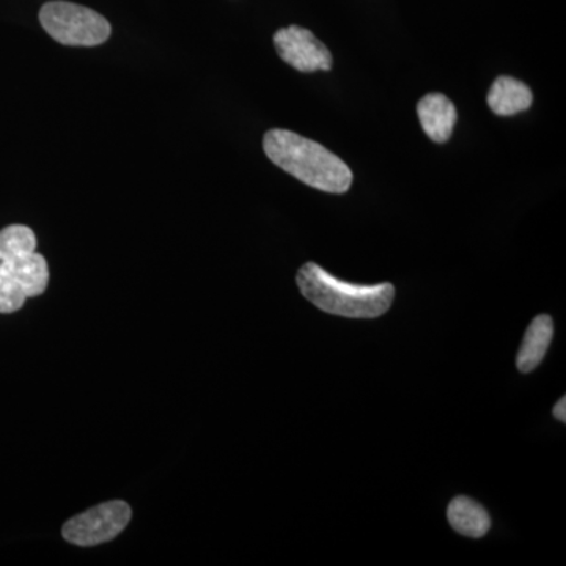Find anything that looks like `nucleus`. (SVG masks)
Masks as SVG:
<instances>
[{
  "label": "nucleus",
  "instance_id": "20e7f679",
  "mask_svg": "<svg viewBox=\"0 0 566 566\" xmlns=\"http://www.w3.org/2000/svg\"><path fill=\"white\" fill-rule=\"evenodd\" d=\"M40 22L52 39L65 46H98L111 36L109 21L77 3L61 0L44 3Z\"/></svg>",
  "mask_w": 566,
  "mask_h": 566
},
{
  "label": "nucleus",
  "instance_id": "0eeeda50",
  "mask_svg": "<svg viewBox=\"0 0 566 566\" xmlns=\"http://www.w3.org/2000/svg\"><path fill=\"white\" fill-rule=\"evenodd\" d=\"M420 125L431 140L442 144L452 136L457 123V109L442 93H430L417 106Z\"/></svg>",
  "mask_w": 566,
  "mask_h": 566
},
{
  "label": "nucleus",
  "instance_id": "7ed1b4c3",
  "mask_svg": "<svg viewBox=\"0 0 566 566\" xmlns=\"http://www.w3.org/2000/svg\"><path fill=\"white\" fill-rule=\"evenodd\" d=\"M296 282L305 300L327 314L346 318H378L394 303L392 283L356 285L334 277L316 263H305Z\"/></svg>",
  "mask_w": 566,
  "mask_h": 566
},
{
  "label": "nucleus",
  "instance_id": "9d476101",
  "mask_svg": "<svg viewBox=\"0 0 566 566\" xmlns=\"http://www.w3.org/2000/svg\"><path fill=\"white\" fill-rule=\"evenodd\" d=\"M532 92L523 82L502 76L494 81L488 93V104L495 115L509 117L527 111L532 104Z\"/></svg>",
  "mask_w": 566,
  "mask_h": 566
},
{
  "label": "nucleus",
  "instance_id": "f03ea898",
  "mask_svg": "<svg viewBox=\"0 0 566 566\" xmlns=\"http://www.w3.org/2000/svg\"><path fill=\"white\" fill-rule=\"evenodd\" d=\"M50 268L25 226L0 230V314H14L29 297L46 292Z\"/></svg>",
  "mask_w": 566,
  "mask_h": 566
},
{
  "label": "nucleus",
  "instance_id": "6e6552de",
  "mask_svg": "<svg viewBox=\"0 0 566 566\" xmlns=\"http://www.w3.org/2000/svg\"><path fill=\"white\" fill-rule=\"evenodd\" d=\"M554 324L553 318L547 315H539L534 318L527 327L523 344L517 352V370L523 374L534 371L542 360L545 359L551 342H553Z\"/></svg>",
  "mask_w": 566,
  "mask_h": 566
},
{
  "label": "nucleus",
  "instance_id": "39448f33",
  "mask_svg": "<svg viewBox=\"0 0 566 566\" xmlns=\"http://www.w3.org/2000/svg\"><path fill=\"white\" fill-rule=\"evenodd\" d=\"M132 516V506L125 501L104 502L66 521L62 536L71 545H103L117 538L128 526Z\"/></svg>",
  "mask_w": 566,
  "mask_h": 566
},
{
  "label": "nucleus",
  "instance_id": "f257e3e1",
  "mask_svg": "<svg viewBox=\"0 0 566 566\" xmlns=\"http://www.w3.org/2000/svg\"><path fill=\"white\" fill-rule=\"evenodd\" d=\"M263 148L275 166L312 188L331 193L352 188L349 167L318 142L286 129H271L264 134Z\"/></svg>",
  "mask_w": 566,
  "mask_h": 566
},
{
  "label": "nucleus",
  "instance_id": "1a4fd4ad",
  "mask_svg": "<svg viewBox=\"0 0 566 566\" xmlns=\"http://www.w3.org/2000/svg\"><path fill=\"white\" fill-rule=\"evenodd\" d=\"M450 526L455 528L458 534L469 538H482L491 528V517L479 502L458 495L450 502L447 510Z\"/></svg>",
  "mask_w": 566,
  "mask_h": 566
},
{
  "label": "nucleus",
  "instance_id": "423d86ee",
  "mask_svg": "<svg viewBox=\"0 0 566 566\" xmlns=\"http://www.w3.org/2000/svg\"><path fill=\"white\" fill-rule=\"evenodd\" d=\"M274 44L282 61L297 71L314 73L333 69V55L329 50L314 33L300 25H290L275 32Z\"/></svg>",
  "mask_w": 566,
  "mask_h": 566
},
{
  "label": "nucleus",
  "instance_id": "9b49d317",
  "mask_svg": "<svg viewBox=\"0 0 566 566\" xmlns=\"http://www.w3.org/2000/svg\"><path fill=\"white\" fill-rule=\"evenodd\" d=\"M553 415L557 420L565 423L566 420V398L562 397L560 400L557 401V405L554 406Z\"/></svg>",
  "mask_w": 566,
  "mask_h": 566
}]
</instances>
